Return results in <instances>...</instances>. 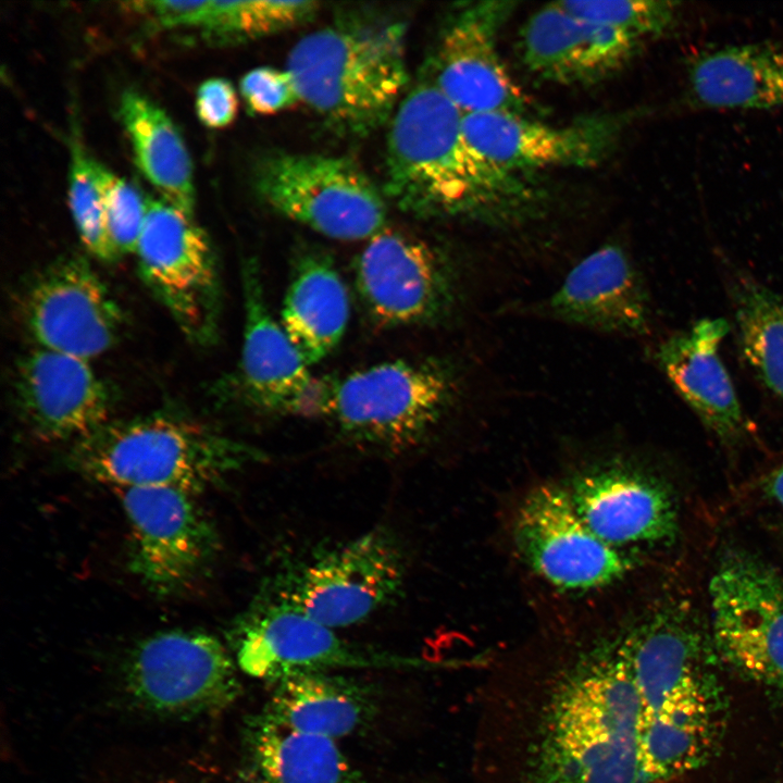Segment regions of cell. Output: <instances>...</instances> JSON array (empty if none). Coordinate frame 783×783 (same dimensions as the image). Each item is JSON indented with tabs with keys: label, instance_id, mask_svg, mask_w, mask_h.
I'll return each instance as SVG.
<instances>
[{
	"label": "cell",
	"instance_id": "1",
	"mask_svg": "<svg viewBox=\"0 0 783 783\" xmlns=\"http://www.w3.org/2000/svg\"><path fill=\"white\" fill-rule=\"evenodd\" d=\"M463 115L423 72L390 120L385 195L418 217L496 225L530 217L537 190L471 145Z\"/></svg>",
	"mask_w": 783,
	"mask_h": 783
},
{
	"label": "cell",
	"instance_id": "2",
	"mask_svg": "<svg viewBox=\"0 0 783 783\" xmlns=\"http://www.w3.org/2000/svg\"><path fill=\"white\" fill-rule=\"evenodd\" d=\"M262 459L260 450L196 419L156 412L108 422L74 442L66 461L84 477L119 489L172 487L196 494Z\"/></svg>",
	"mask_w": 783,
	"mask_h": 783
},
{
	"label": "cell",
	"instance_id": "3",
	"mask_svg": "<svg viewBox=\"0 0 783 783\" xmlns=\"http://www.w3.org/2000/svg\"><path fill=\"white\" fill-rule=\"evenodd\" d=\"M286 70L299 100L327 124L364 137L391 120L408 85L399 23L338 24L301 38Z\"/></svg>",
	"mask_w": 783,
	"mask_h": 783
},
{
	"label": "cell",
	"instance_id": "4",
	"mask_svg": "<svg viewBox=\"0 0 783 783\" xmlns=\"http://www.w3.org/2000/svg\"><path fill=\"white\" fill-rule=\"evenodd\" d=\"M641 700L625 659H598L558 697L551 753L561 783H636Z\"/></svg>",
	"mask_w": 783,
	"mask_h": 783
},
{
	"label": "cell",
	"instance_id": "5",
	"mask_svg": "<svg viewBox=\"0 0 783 783\" xmlns=\"http://www.w3.org/2000/svg\"><path fill=\"white\" fill-rule=\"evenodd\" d=\"M456 394L450 365L436 360H390L326 382L320 414L356 442L399 451L425 438Z\"/></svg>",
	"mask_w": 783,
	"mask_h": 783
},
{
	"label": "cell",
	"instance_id": "6",
	"mask_svg": "<svg viewBox=\"0 0 783 783\" xmlns=\"http://www.w3.org/2000/svg\"><path fill=\"white\" fill-rule=\"evenodd\" d=\"M254 187L277 213L338 240L370 239L386 223L382 192L347 158L270 153L257 164Z\"/></svg>",
	"mask_w": 783,
	"mask_h": 783
},
{
	"label": "cell",
	"instance_id": "7",
	"mask_svg": "<svg viewBox=\"0 0 783 783\" xmlns=\"http://www.w3.org/2000/svg\"><path fill=\"white\" fill-rule=\"evenodd\" d=\"M139 274L192 344L217 339L221 286L215 256L192 214L170 201L147 199L135 250Z\"/></svg>",
	"mask_w": 783,
	"mask_h": 783
},
{
	"label": "cell",
	"instance_id": "8",
	"mask_svg": "<svg viewBox=\"0 0 783 783\" xmlns=\"http://www.w3.org/2000/svg\"><path fill=\"white\" fill-rule=\"evenodd\" d=\"M711 641L733 668L783 689V575L761 558L731 549L709 582Z\"/></svg>",
	"mask_w": 783,
	"mask_h": 783
},
{
	"label": "cell",
	"instance_id": "9",
	"mask_svg": "<svg viewBox=\"0 0 783 783\" xmlns=\"http://www.w3.org/2000/svg\"><path fill=\"white\" fill-rule=\"evenodd\" d=\"M129 527L128 568L159 597L191 589L220 550L214 524L195 494L172 487L120 489Z\"/></svg>",
	"mask_w": 783,
	"mask_h": 783
},
{
	"label": "cell",
	"instance_id": "10",
	"mask_svg": "<svg viewBox=\"0 0 783 783\" xmlns=\"http://www.w3.org/2000/svg\"><path fill=\"white\" fill-rule=\"evenodd\" d=\"M353 273L364 311L382 327L440 322L462 297L453 262L426 241L397 231L384 228L370 238Z\"/></svg>",
	"mask_w": 783,
	"mask_h": 783
},
{
	"label": "cell",
	"instance_id": "11",
	"mask_svg": "<svg viewBox=\"0 0 783 783\" xmlns=\"http://www.w3.org/2000/svg\"><path fill=\"white\" fill-rule=\"evenodd\" d=\"M405 566L391 534L373 530L313 557L287 574L275 591L320 623L346 627L364 621L399 594Z\"/></svg>",
	"mask_w": 783,
	"mask_h": 783
},
{
	"label": "cell",
	"instance_id": "12",
	"mask_svg": "<svg viewBox=\"0 0 783 783\" xmlns=\"http://www.w3.org/2000/svg\"><path fill=\"white\" fill-rule=\"evenodd\" d=\"M687 610L667 607L641 623L621 655L631 670L641 716L718 711L714 646Z\"/></svg>",
	"mask_w": 783,
	"mask_h": 783
},
{
	"label": "cell",
	"instance_id": "13",
	"mask_svg": "<svg viewBox=\"0 0 783 783\" xmlns=\"http://www.w3.org/2000/svg\"><path fill=\"white\" fill-rule=\"evenodd\" d=\"M513 539L532 570L564 591H589L618 582L634 561L598 536L576 513L566 487L546 483L520 505Z\"/></svg>",
	"mask_w": 783,
	"mask_h": 783
},
{
	"label": "cell",
	"instance_id": "14",
	"mask_svg": "<svg viewBox=\"0 0 783 783\" xmlns=\"http://www.w3.org/2000/svg\"><path fill=\"white\" fill-rule=\"evenodd\" d=\"M21 313L38 347L88 361L115 344L124 322L109 289L77 256L60 258L35 275Z\"/></svg>",
	"mask_w": 783,
	"mask_h": 783
},
{
	"label": "cell",
	"instance_id": "15",
	"mask_svg": "<svg viewBox=\"0 0 783 783\" xmlns=\"http://www.w3.org/2000/svg\"><path fill=\"white\" fill-rule=\"evenodd\" d=\"M511 1H478L459 8L446 23L424 72L464 114L505 111L524 114L529 100L498 51Z\"/></svg>",
	"mask_w": 783,
	"mask_h": 783
},
{
	"label": "cell",
	"instance_id": "16",
	"mask_svg": "<svg viewBox=\"0 0 783 783\" xmlns=\"http://www.w3.org/2000/svg\"><path fill=\"white\" fill-rule=\"evenodd\" d=\"M128 681L141 703L171 713L217 710L240 691L225 647L201 631L172 630L144 639L130 656Z\"/></svg>",
	"mask_w": 783,
	"mask_h": 783
},
{
	"label": "cell",
	"instance_id": "17",
	"mask_svg": "<svg viewBox=\"0 0 783 783\" xmlns=\"http://www.w3.org/2000/svg\"><path fill=\"white\" fill-rule=\"evenodd\" d=\"M626 122V115L601 114L554 126L524 114L493 111L464 114L463 129L492 163L525 176L546 169L598 165L616 148Z\"/></svg>",
	"mask_w": 783,
	"mask_h": 783
},
{
	"label": "cell",
	"instance_id": "18",
	"mask_svg": "<svg viewBox=\"0 0 783 783\" xmlns=\"http://www.w3.org/2000/svg\"><path fill=\"white\" fill-rule=\"evenodd\" d=\"M273 592L260 596L233 629L237 663L247 674L274 683L297 672L395 662L357 651L334 629Z\"/></svg>",
	"mask_w": 783,
	"mask_h": 783
},
{
	"label": "cell",
	"instance_id": "19",
	"mask_svg": "<svg viewBox=\"0 0 783 783\" xmlns=\"http://www.w3.org/2000/svg\"><path fill=\"white\" fill-rule=\"evenodd\" d=\"M245 326L237 383L243 398L268 412L319 414L325 382L313 378L266 303L252 260L241 269Z\"/></svg>",
	"mask_w": 783,
	"mask_h": 783
},
{
	"label": "cell",
	"instance_id": "20",
	"mask_svg": "<svg viewBox=\"0 0 783 783\" xmlns=\"http://www.w3.org/2000/svg\"><path fill=\"white\" fill-rule=\"evenodd\" d=\"M15 398L28 430L44 442H77L110 422L112 397L88 360L37 347L15 371Z\"/></svg>",
	"mask_w": 783,
	"mask_h": 783
},
{
	"label": "cell",
	"instance_id": "21",
	"mask_svg": "<svg viewBox=\"0 0 783 783\" xmlns=\"http://www.w3.org/2000/svg\"><path fill=\"white\" fill-rule=\"evenodd\" d=\"M566 489L582 521L613 547L669 543L676 536L678 512L669 489L633 467L586 470Z\"/></svg>",
	"mask_w": 783,
	"mask_h": 783
},
{
	"label": "cell",
	"instance_id": "22",
	"mask_svg": "<svg viewBox=\"0 0 783 783\" xmlns=\"http://www.w3.org/2000/svg\"><path fill=\"white\" fill-rule=\"evenodd\" d=\"M639 42L582 18L551 2L534 12L520 34L525 67L548 82L593 84L614 74L633 58Z\"/></svg>",
	"mask_w": 783,
	"mask_h": 783
},
{
	"label": "cell",
	"instance_id": "23",
	"mask_svg": "<svg viewBox=\"0 0 783 783\" xmlns=\"http://www.w3.org/2000/svg\"><path fill=\"white\" fill-rule=\"evenodd\" d=\"M547 307L559 321L614 335L646 334L651 320L643 278L616 244H606L576 263Z\"/></svg>",
	"mask_w": 783,
	"mask_h": 783
},
{
	"label": "cell",
	"instance_id": "24",
	"mask_svg": "<svg viewBox=\"0 0 783 783\" xmlns=\"http://www.w3.org/2000/svg\"><path fill=\"white\" fill-rule=\"evenodd\" d=\"M729 331L721 318H706L671 335L656 360L681 398L723 444L738 440L745 418L719 347Z\"/></svg>",
	"mask_w": 783,
	"mask_h": 783
},
{
	"label": "cell",
	"instance_id": "25",
	"mask_svg": "<svg viewBox=\"0 0 783 783\" xmlns=\"http://www.w3.org/2000/svg\"><path fill=\"white\" fill-rule=\"evenodd\" d=\"M691 101L703 108L783 105V46L751 42L704 50L687 64Z\"/></svg>",
	"mask_w": 783,
	"mask_h": 783
},
{
	"label": "cell",
	"instance_id": "26",
	"mask_svg": "<svg viewBox=\"0 0 783 783\" xmlns=\"http://www.w3.org/2000/svg\"><path fill=\"white\" fill-rule=\"evenodd\" d=\"M349 314L348 290L331 257L315 249L297 253L279 323L307 365L338 346Z\"/></svg>",
	"mask_w": 783,
	"mask_h": 783
},
{
	"label": "cell",
	"instance_id": "27",
	"mask_svg": "<svg viewBox=\"0 0 783 783\" xmlns=\"http://www.w3.org/2000/svg\"><path fill=\"white\" fill-rule=\"evenodd\" d=\"M273 684L262 713L293 731L335 739L363 728L375 711L369 687L325 671L297 672Z\"/></svg>",
	"mask_w": 783,
	"mask_h": 783
},
{
	"label": "cell",
	"instance_id": "28",
	"mask_svg": "<svg viewBox=\"0 0 783 783\" xmlns=\"http://www.w3.org/2000/svg\"><path fill=\"white\" fill-rule=\"evenodd\" d=\"M246 753L256 783H366L335 739L281 726L262 712L248 724Z\"/></svg>",
	"mask_w": 783,
	"mask_h": 783
},
{
	"label": "cell",
	"instance_id": "29",
	"mask_svg": "<svg viewBox=\"0 0 783 783\" xmlns=\"http://www.w3.org/2000/svg\"><path fill=\"white\" fill-rule=\"evenodd\" d=\"M119 113L141 173L163 199L192 214L191 161L171 119L160 107L134 90L122 95Z\"/></svg>",
	"mask_w": 783,
	"mask_h": 783
},
{
	"label": "cell",
	"instance_id": "30",
	"mask_svg": "<svg viewBox=\"0 0 783 783\" xmlns=\"http://www.w3.org/2000/svg\"><path fill=\"white\" fill-rule=\"evenodd\" d=\"M716 711L641 717V772L650 779L684 774L710 756L717 734Z\"/></svg>",
	"mask_w": 783,
	"mask_h": 783
},
{
	"label": "cell",
	"instance_id": "31",
	"mask_svg": "<svg viewBox=\"0 0 783 783\" xmlns=\"http://www.w3.org/2000/svg\"><path fill=\"white\" fill-rule=\"evenodd\" d=\"M733 301L742 352L758 380L783 401V295L741 277Z\"/></svg>",
	"mask_w": 783,
	"mask_h": 783
},
{
	"label": "cell",
	"instance_id": "32",
	"mask_svg": "<svg viewBox=\"0 0 783 783\" xmlns=\"http://www.w3.org/2000/svg\"><path fill=\"white\" fill-rule=\"evenodd\" d=\"M318 10L311 0H209L199 27L216 40L243 41L300 25Z\"/></svg>",
	"mask_w": 783,
	"mask_h": 783
},
{
	"label": "cell",
	"instance_id": "33",
	"mask_svg": "<svg viewBox=\"0 0 783 783\" xmlns=\"http://www.w3.org/2000/svg\"><path fill=\"white\" fill-rule=\"evenodd\" d=\"M571 13L617 29L641 42L660 36L674 25L678 2L662 0H562Z\"/></svg>",
	"mask_w": 783,
	"mask_h": 783
},
{
	"label": "cell",
	"instance_id": "34",
	"mask_svg": "<svg viewBox=\"0 0 783 783\" xmlns=\"http://www.w3.org/2000/svg\"><path fill=\"white\" fill-rule=\"evenodd\" d=\"M69 203L78 235L87 250L103 261H114V249L105 224L101 195L95 178L94 160L80 144H71Z\"/></svg>",
	"mask_w": 783,
	"mask_h": 783
},
{
	"label": "cell",
	"instance_id": "35",
	"mask_svg": "<svg viewBox=\"0 0 783 783\" xmlns=\"http://www.w3.org/2000/svg\"><path fill=\"white\" fill-rule=\"evenodd\" d=\"M110 240L119 253L135 252L144 226L147 200L135 187L94 161Z\"/></svg>",
	"mask_w": 783,
	"mask_h": 783
},
{
	"label": "cell",
	"instance_id": "36",
	"mask_svg": "<svg viewBox=\"0 0 783 783\" xmlns=\"http://www.w3.org/2000/svg\"><path fill=\"white\" fill-rule=\"evenodd\" d=\"M240 92L249 109L259 114L279 112L300 101L289 72L261 66L246 73Z\"/></svg>",
	"mask_w": 783,
	"mask_h": 783
},
{
	"label": "cell",
	"instance_id": "37",
	"mask_svg": "<svg viewBox=\"0 0 783 783\" xmlns=\"http://www.w3.org/2000/svg\"><path fill=\"white\" fill-rule=\"evenodd\" d=\"M196 110L200 121L210 128H222L233 122L237 113V97L233 85L224 78H209L197 90Z\"/></svg>",
	"mask_w": 783,
	"mask_h": 783
},
{
	"label": "cell",
	"instance_id": "38",
	"mask_svg": "<svg viewBox=\"0 0 783 783\" xmlns=\"http://www.w3.org/2000/svg\"><path fill=\"white\" fill-rule=\"evenodd\" d=\"M208 1H142L137 9L149 15L159 26H200Z\"/></svg>",
	"mask_w": 783,
	"mask_h": 783
},
{
	"label": "cell",
	"instance_id": "39",
	"mask_svg": "<svg viewBox=\"0 0 783 783\" xmlns=\"http://www.w3.org/2000/svg\"><path fill=\"white\" fill-rule=\"evenodd\" d=\"M762 490L768 498L783 508V463L765 477Z\"/></svg>",
	"mask_w": 783,
	"mask_h": 783
}]
</instances>
